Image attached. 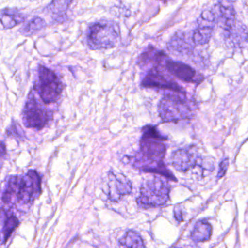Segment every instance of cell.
<instances>
[{
    "instance_id": "2",
    "label": "cell",
    "mask_w": 248,
    "mask_h": 248,
    "mask_svg": "<svg viewBox=\"0 0 248 248\" xmlns=\"http://www.w3.org/2000/svg\"><path fill=\"white\" fill-rule=\"evenodd\" d=\"M140 146L139 153L134 158V164L137 169H141L143 171L160 173L169 179L176 180L163 163L166 147L162 141L142 137Z\"/></svg>"
},
{
    "instance_id": "25",
    "label": "cell",
    "mask_w": 248,
    "mask_h": 248,
    "mask_svg": "<svg viewBox=\"0 0 248 248\" xmlns=\"http://www.w3.org/2000/svg\"><path fill=\"white\" fill-rule=\"evenodd\" d=\"M175 216H176V219H177L178 221H182V219H183L182 214H181L180 210L179 209L176 210V211H175Z\"/></svg>"
},
{
    "instance_id": "9",
    "label": "cell",
    "mask_w": 248,
    "mask_h": 248,
    "mask_svg": "<svg viewBox=\"0 0 248 248\" xmlns=\"http://www.w3.org/2000/svg\"><path fill=\"white\" fill-rule=\"evenodd\" d=\"M107 195L111 201H119L124 196L132 192V186L130 179L115 171H110L107 176Z\"/></svg>"
},
{
    "instance_id": "18",
    "label": "cell",
    "mask_w": 248,
    "mask_h": 248,
    "mask_svg": "<svg viewBox=\"0 0 248 248\" xmlns=\"http://www.w3.org/2000/svg\"><path fill=\"white\" fill-rule=\"evenodd\" d=\"M46 26V22L43 18L39 17H33L29 23L20 29V33L25 36H30L40 31Z\"/></svg>"
},
{
    "instance_id": "21",
    "label": "cell",
    "mask_w": 248,
    "mask_h": 248,
    "mask_svg": "<svg viewBox=\"0 0 248 248\" xmlns=\"http://www.w3.org/2000/svg\"><path fill=\"white\" fill-rule=\"evenodd\" d=\"M142 131V137L154 139V140H160V141L166 140L165 137H163V136L160 134L157 128H156L155 126H153V125H146L144 128H143Z\"/></svg>"
},
{
    "instance_id": "14",
    "label": "cell",
    "mask_w": 248,
    "mask_h": 248,
    "mask_svg": "<svg viewBox=\"0 0 248 248\" xmlns=\"http://www.w3.org/2000/svg\"><path fill=\"white\" fill-rule=\"evenodd\" d=\"M195 46L192 36L186 32H178L168 43L169 49L179 55H189L193 52Z\"/></svg>"
},
{
    "instance_id": "13",
    "label": "cell",
    "mask_w": 248,
    "mask_h": 248,
    "mask_svg": "<svg viewBox=\"0 0 248 248\" xmlns=\"http://www.w3.org/2000/svg\"><path fill=\"white\" fill-rule=\"evenodd\" d=\"M165 67L173 77L187 83H199L203 80V77L198 75L196 71L189 65L179 61L165 60Z\"/></svg>"
},
{
    "instance_id": "10",
    "label": "cell",
    "mask_w": 248,
    "mask_h": 248,
    "mask_svg": "<svg viewBox=\"0 0 248 248\" xmlns=\"http://www.w3.org/2000/svg\"><path fill=\"white\" fill-rule=\"evenodd\" d=\"M202 157L195 147H186L176 150L171 157V163L178 171L187 172L188 170L199 166Z\"/></svg>"
},
{
    "instance_id": "26",
    "label": "cell",
    "mask_w": 248,
    "mask_h": 248,
    "mask_svg": "<svg viewBox=\"0 0 248 248\" xmlns=\"http://www.w3.org/2000/svg\"><path fill=\"white\" fill-rule=\"evenodd\" d=\"M0 240H1V235H0Z\"/></svg>"
},
{
    "instance_id": "16",
    "label": "cell",
    "mask_w": 248,
    "mask_h": 248,
    "mask_svg": "<svg viewBox=\"0 0 248 248\" xmlns=\"http://www.w3.org/2000/svg\"><path fill=\"white\" fill-rule=\"evenodd\" d=\"M212 234V227L206 221H199L195 224L192 232V240L197 243L208 241Z\"/></svg>"
},
{
    "instance_id": "4",
    "label": "cell",
    "mask_w": 248,
    "mask_h": 248,
    "mask_svg": "<svg viewBox=\"0 0 248 248\" xmlns=\"http://www.w3.org/2000/svg\"><path fill=\"white\" fill-rule=\"evenodd\" d=\"M170 190V185L165 179L158 176L147 179L141 185L138 205L143 208L163 206L168 202Z\"/></svg>"
},
{
    "instance_id": "24",
    "label": "cell",
    "mask_w": 248,
    "mask_h": 248,
    "mask_svg": "<svg viewBox=\"0 0 248 248\" xmlns=\"http://www.w3.org/2000/svg\"><path fill=\"white\" fill-rule=\"evenodd\" d=\"M10 214H8L7 211L6 210L3 209V208H0V222L2 221L3 223L6 221L7 218H8Z\"/></svg>"
},
{
    "instance_id": "1",
    "label": "cell",
    "mask_w": 248,
    "mask_h": 248,
    "mask_svg": "<svg viewBox=\"0 0 248 248\" xmlns=\"http://www.w3.org/2000/svg\"><path fill=\"white\" fill-rule=\"evenodd\" d=\"M41 193V178L37 172L29 170L24 176H11L2 195L3 202L7 205H29Z\"/></svg>"
},
{
    "instance_id": "19",
    "label": "cell",
    "mask_w": 248,
    "mask_h": 248,
    "mask_svg": "<svg viewBox=\"0 0 248 248\" xmlns=\"http://www.w3.org/2000/svg\"><path fill=\"white\" fill-rule=\"evenodd\" d=\"M73 0H52L48 9L55 16H61L66 13Z\"/></svg>"
},
{
    "instance_id": "3",
    "label": "cell",
    "mask_w": 248,
    "mask_h": 248,
    "mask_svg": "<svg viewBox=\"0 0 248 248\" xmlns=\"http://www.w3.org/2000/svg\"><path fill=\"white\" fill-rule=\"evenodd\" d=\"M196 105L185 92H172L165 94L159 104V114L164 122L190 119L195 114Z\"/></svg>"
},
{
    "instance_id": "12",
    "label": "cell",
    "mask_w": 248,
    "mask_h": 248,
    "mask_svg": "<svg viewBox=\"0 0 248 248\" xmlns=\"http://www.w3.org/2000/svg\"><path fill=\"white\" fill-rule=\"evenodd\" d=\"M213 12L215 14L216 23L217 22L220 23L224 29V36H227L237 26L235 10L232 4L227 0L220 1Z\"/></svg>"
},
{
    "instance_id": "11",
    "label": "cell",
    "mask_w": 248,
    "mask_h": 248,
    "mask_svg": "<svg viewBox=\"0 0 248 248\" xmlns=\"http://www.w3.org/2000/svg\"><path fill=\"white\" fill-rule=\"evenodd\" d=\"M141 87L144 88L163 89L173 92H185L177 83L175 82L168 76L162 72L158 68H152L141 81Z\"/></svg>"
},
{
    "instance_id": "7",
    "label": "cell",
    "mask_w": 248,
    "mask_h": 248,
    "mask_svg": "<svg viewBox=\"0 0 248 248\" xmlns=\"http://www.w3.org/2000/svg\"><path fill=\"white\" fill-rule=\"evenodd\" d=\"M44 104L43 102H39L33 92L30 93L23 113V123L27 128L42 129L52 119V113Z\"/></svg>"
},
{
    "instance_id": "23",
    "label": "cell",
    "mask_w": 248,
    "mask_h": 248,
    "mask_svg": "<svg viewBox=\"0 0 248 248\" xmlns=\"http://www.w3.org/2000/svg\"><path fill=\"white\" fill-rule=\"evenodd\" d=\"M6 155L5 146L3 144H0V170L2 167L3 163H4V157Z\"/></svg>"
},
{
    "instance_id": "20",
    "label": "cell",
    "mask_w": 248,
    "mask_h": 248,
    "mask_svg": "<svg viewBox=\"0 0 248 248\" xmlns=\"http://www.w3.org/2000/svg\"><path fill=\"white\" fill-rule=\"evenodd\" d=\"M18 225V220L15 216L10 215L8 218L4 222V228H3V234H4L5 240L10 237L15 229Z\"/></svg>"
},
{
    "instance_id": "6",
    "label": "cell",
    "mask_w": 248,
    "mask_h": 248,
    "mask_svg": "<svg viewBox=\"0 0 248 248\" xmlns=\"http://www.w3.org/2000/svg\"><path fill=\"white\" fill-rule=\"evenodd\" d=\"M34 91L45 104L55 103L61 97L63 85L56 74L49 68L40 65Z\"/></svg>"
},
{
    "instance_id": "17",
    "label": "cell",
    "mask_w": 248,
    "mask_h": 248,
    "mask_svg": "<svg viewBox=\"0 0 248 248\" xmlns=\"http://www.w3.org/2000/svg\"><path fill=\"white\" fill-rule=\"evenodd\" d=\"M119 248H145L142 237L138 233L128 231L119 242Z\"/></svg>"
},
{
    "instance_id": "22",
    "label": "cell",
    "mask_w": 248,
    "mask_h": 248,
    "mask_svg": "<svg viewBox=\"0 0 248 248\" xmlns=\"http://www.w3.org/2000/svg\"><path fill=\"white\" fill-rule=\"evenodd\" d=\"M229 164H230V162H229V159L227 157V158H224L220 163L219 170H218V175H217L218 179H221L226 174L227 169H228Z\"/></svg>"
},
{
    "instance_id": "5",
    "label": "cell",
    "mask_w": 248,
    "mask_h": 248,
    "mask_svg": "<svg viewBox=\"0 0 248 248\" xmlns=\"http://www.w3.org/2000/svg\"><path fill=\"white\" fill-rule=\"evenodd\" d=\"M119 37V29L115 22L101 20L92 25L87 31V41L92 49L114 47Z\"/></svg>"
},
{
    "instance_id": "8",
    "label": "cell",
    "mask_w": 248,
    "mask_h": 248,
    "mask_svg": "<svg viewBox=\"0 0 248 248\" xmlns=\"http://www.w3.org/2000/svg\"><path fill=\"white\" fill-rule=\"evenodd\" d=\"M216 24V18L213 10H205L198 20V27L192 35L195 45H206L211 40Z\"/></svg>"
},
{
    "instance_id": "15",
    "label": "cell",
    "mask_w": 248,
    "mask_h": 248,
    "mask_svg": "<svg viewBox=\"0 0 248 248\" xmlns=\"http://www.w3.org/2000/svg\"><path fill=\"white\" fill-rule=\"evenodd\" d=\"M25 20L26 17L23 13L13 9H6L0 13V23L4 29H12Z\"/></svg>"
}]
</instances>
